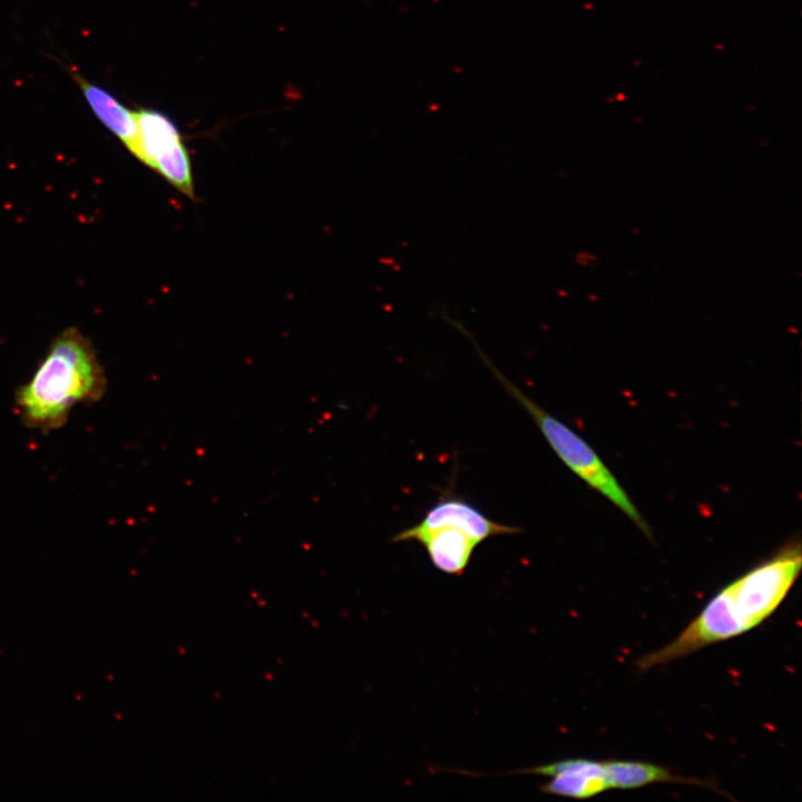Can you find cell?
<instances>
[{
	"instance_id": "6da1fadb",
	"label": "cell",
	"mask_w": 802,
	"mask_h": 802,
	"mask_svg": "<svg viewBox=\"0 0 802 802\" xmlns=\"http://www.w3.org/2000/svg\"><path fill=\"white\" fill-rule=\"evenodd\" d=\"M801 566L800 545L783 548L717 591L672 642L642 656L637 668L668 664L755 628L785 599Z\"/></svg>"
},
{
	"instance_id": "7a4b0ae2",
	"label": "cell",
	"mask_w": 802,
	"mask_h": 802,
	"mask_svg": "<svg viewBox=\"0 0 802 802\" xmlns=\"http://www.w3.org/2000/svg\"><path fill=\"white\" fill-rule=\"evenodd\" d=\"M107 379L89 340L69 329L55 339L35 373L14 394L22 424L42 433L62 428L79 404L99 401Z\"/></svg>"
},
{
	"instance_id": "3957f363",
	"label": "cell",
	"mask_w": 802,
	"mask_h": 802,
	"mask_svg": "<svg viewBox=\"0 0 802 802\" xmlns=\"http://www.w3.org/2000/svg\"><path fill=\"white\" fill-rule=\"evenodd\" d=\"M479 355L505 390L528 412L558 458L649 536L651 529L644 517L595 450L573 429L544 410L508 380L481 351Z\"/></svg>"
},
{
	"instance_id": "277c9868",
	"label": "cell",
	"mask_w": 802,
	"mask_h": 802,
	"mask_svg": "<svg viewBox=\"0 0 802 802\" xmlns=\"http://www.w3.org/2000/svg\"><path fill=\"white\" fill-rule=\"evenodd\" d=\"M444 527L459 529L478 544L493 536L521 532L518 527L493 521L463 499L443 497L426 511L420 522L398 532L392 538V541L414 540L417 536L423 532Z\"/></svg>"
},
{
	"instance_id": "5b68a950",
	"label": "cell",
	"mask_w": 802,
	"mask_h": 802,
	"mask_svg": "<svg viewBox=\"0 0 802 802\" xmlns=\"http://www.w3.org/2000/svg\"><path fill=\"white\" fill-rule=\"evenodd\" d=\"M524 772L549 776L550 780L540 786L546 794L589 799L608 790L603 775L602 761L569 759Z\"/></svg>"
},
{
	"instance_id": "8992f818",
	"label": "cell",
	"mask_w": 802,
	"mask_h": 802,
	"mask_svg": "<svg viewBox=\"0 0 802 802\" xmlns=\"http://www.w3.org/2000/svg\"><path fill=\"white\" fill-rule=\"evenodd\" d=\"M426 548L432 565L449 575H461L479 545L463 531L451 528H438L414 538Z\"/></svg>"
},
{
	"instance_id": "52a82bcc",
	"label": "cell",
	"mask_w": 802,
	"mask_h": 802,
	"mask_svg": "<svg viewBox=\"0 0 802 802\" xmlns=\"http://www.w3.org/2000/svg\"><path fill=\"white\" fill-rule=\"evenodd\" d=\"M137 134L130 151L153 168L159 156L182 141L175 123L156 110L141 109L135 113Z\"/></svg>"
},
{
	"instance_id": "ba28073f",
	"label": "cell",
	"mask_w": 802,
	"mask_h": 802,
	"mask_svg": "<svg viewBox=\"0 0 802 802\" xmlns=\"http://www.w3.org/2000/svg\"><path fill=\"white\" fill-rule=\"evenodd\" d=\"M603 775L610 789H637L653 783H684L713 788L702 780L683 777L668 769L639 761H602Z\"/></svg>"
},
{
	"instance_id": "9c48e42d",
	"label": "cell",
	"mask_w": 802,
	"mask_h": 802,
	"mask_svg": "<svg viewBox=\"0 0 802 802\" xmlns=\"http://www.w3.org/2000/svg\"><path fill=\"white\" fill-rule=\"evenodd\" d=\"M79 84L98 119L130 149L137 134L135 113L102 88L84 79Z\"/></svg>"
},
{
	"instance_id": "30bf717a",
	"label": "cell",
	"mask_w": 802,
	"mask_h": 802,
	"mask_svg": "<svg viewBox=\"0 0 802 802\" xmlns=\"http://www.w3.org/2000/svg\"><path fill=\"white\" fill-rule=\"evenodd\" d=\"M151 169L185 195L194 197L192 166L183 141L159 156Z\"/></svg>"
},
{
	"instance_id": "8fae6325",
	"label": "cell",
	"mask_w": 802,
	"mask_h": 802,
	"mask_svg": "<svg viewBox=\"0 0 802 802\" xmlns=\"http://www.w3.org/2000/svg\"><path fill=\"white\" fill-rule=\"evenodd\" d=\"M618 99H620V100H622V99H625V96H624V95H618Z\"/></svg>"
}]
</instances>
